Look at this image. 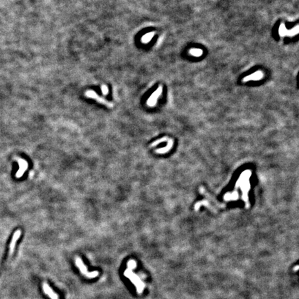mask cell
I'll return each instance as SVG.
<instances>
[{
	"instance_id": "1",
	"label": "cell",
	"mask_w": 299,
	"mask_h": 299,
	"mask_svg": "<svg viewBox=\"0 0 299 299\" xmlns=\"http://www.w3.org/2000/svg\"><path fill=\"white\" fill-rule=\"evenodd\" d=\"M136 267V262L134 260H130L127 264V269L124 271V276L130 279V280L134 285L136 288V292L138 294H141L145 288V285L139 278V277L132 272L133 269Z\"/></svg>"
},
{
	"instance_id": "2",
	"label": "cell",
	"mask_w": 299,
	"mask_h": 299,
	"mask_svg": "<svg viewBox=\"0 0 299 299\" xmlns=\"http://www.w3.org/2000/svg\"><path fill=\"white\" fill-rule=\"evenodd\" d=\"M75 263H76L77 267L80 269V271L81 272V274H83L84 276H85L87 278L89 279L95 278L98 276L99 273L98 271L89 272L87 271V267H86L85 265L84 264L83 260H82V259L80 258V257L76 256V258H75Z\"/></svg>"
},
{
	"instance_id": "3",
	"label": "cell",
	"mask_w": 299,
	"mask_h": 299,
	"mask_svg": "<svg viewBox=\"0 0 299 299\" xmlns=\"http://www.w3.org/2000/svg\"><path fill=\"white\" fill-rule=\"evenodd\" d=\"M85 96L88 97V98H91L96 100V101H98V103L103 104V105H105V106H107V107H110V108L113 107V104L112 103L107 101V100L105 99L104 98H102L101 96H99L98 95L96 94V92H95L94 91H92V90L87 91V92H85Z\"/></svg>"
},
{
	"instance_id": "4",
	"label": "cell",
	"mask_w": 299,
	"mask_h": 299,
	"mask_svg": "<svg viewBox=\"0 0 299 299\" xmlns=\"http://www.w3.org/2000/svg\"><path fill=\"white\" fill-rule=\"evenodd\" d=\"M162 91L163 89L161 86H159V88L155 91V92L151 95V96L148 98L147 101V104L148 106L150 107H154V106L156 105L157 100H158L159 97L161 96V94H162Z\"/></svg>"
},
{
	"instance_id": "5",
	"label": "cell",
	"mask_w": 299,
	"mask_h": 299,
	"mask_svg": "<svg viewBox=\"0 0 299 299\" xmlns=\"http://www.w3.org/2000/svg\"><path fill=\"white\" fill-rule=\"evenodd\" d=\"M17 161H18L19 165V168L18 170V171L16 173V177L17 178H20V177L23 175L24 174V172L28 167V163H27V161L24 160V159H22L20 158H17Z\"/></svg>"
},
{
	"instance_id": "6",
	"label": "cell",
	"mask_w": 299,
	"mask_h": 299,
	"mask_svg": "<svg viewBox=\"0 0 299 299\" xmlns=\"http://www.w3.org/2000/svg\"><path fill=\"white\" fill-rule=\"evenodd\" d=\"M21 233H22L21 230H19V229L17 230V231L14 233V235H13V238H12V240H11V242H10V245H9V255L10 256H11V255L13 254V251H14L15 245H16L17 241L19 240V237H20Z\"/></svg>"
},
{
	"instance_id": "7",
	"label": "cell",
	"mask_w": 299,
	"mask_h": 299,
	"mask_svg": "<svg viewBox=\"0 0 299 299\" xmlns=\"http://www.w3.org/2000/svg\"><path fill=\"white\" fill-rule=\"evenodd\" d=\"M43 289L44 293H45L46 295L49 296L51 299H59L57 294L53 291V289L50 287V286L47 284V283H43Z\"/></svg>"
},
{
	"instance_id": "8",
	"label": "cell",
	"mask_w": 299,
	"mask_h": 299,
	"mask_svg": "<svg viewBox=\"0 0 299 299\" xmlns=\"http://www.w3.org/2000/svg\"><path fill=\"white\" fill-rule=\"evenodd\" d=\"M263 76H264L263 73L260 72V71H258V72H255L254 74H252L251 75H249V76L244 78L243 81L247 82L250 81H259V80L262 79Z\"/></svg>"
},
{
	"instance_id": "9",
	"label": "cell",
	"mask_w": 299,
	"mask_h": 299,
	"mask_svg": "<svg viewBox=\"0 0 299 299\" xmlns=\"http://www.w3.org/2000/svg\"><path fill=\"white\" fill-rule=\"evenodd\" d=\"M154 35V32H150V33H146L145 35H144L142 37V38H141V42H142L143 43H149V42L152 40V37H153Z\"/></svg>"
},
{
	"instance_id": "10",
	"label": "cell",
	"mask_w": 299,
	"mask_h": 299,
	"mask_svg": "<svg viewBox=\"0 0 299 299\" xmlns=\"http://www.w3.org/2000/svg\"><path fill=\"white\" fill-rule=\"evenodd\" d=\"M190 54L192 55H193V56L199 57L202 55L203 51L202 50L199 49V48H191L190 50Z\"/></svg>"
},
{
	"instance_id": "11",
	"label": "cell",
	"mask_w": 299,
	"mask_h": 299,
	"mask_svg": "<svg viewBox=\"0 0 299 299\" xmlns=\"http://www.w3.org/2000/svg\"><path fill=\"white\" fill-rule=\"evenodd\" d=\"M299 31L298 29V26H296L294 28H292V30L287 31L286 35H289V36H293V35H295L296 34H298Z\"/></svg>"
},
{
	"instance_id": "12",
	"label": "cell",
	"mask_w": 299,
	"mask_h": 299,
	"mask_svg": "<svg viewBox=\"0 0 299 299\" xmlns=\"http://www.w3.org/2000/svg\"><path fill=\"white\" fill-rule=\"evenodd\" d=\"M287 32V28L285 27V24H282L280 26V28H279V35H280V36H285V35H286Z\"/></svg>"
},
{
	"instance_id": "13",
	"label": "cell",
	"mask_w": 299,
	"mask_h": 299,
	"mask_svg": "<svg viewBox=\"0 0 299 299\" xmlns=\"http://www.w3.org/2000/svg\"><path fill=\"white\" fill-rule=\"evenodd\" d=\"M101 90H102V92H103V94L104 95H107L108 94V88L107 87L106 85H103L101 87Z\"/></svg>"
}]
</instances>
